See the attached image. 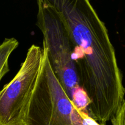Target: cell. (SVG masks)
<instances>
[{
  "instance_id": "6da1fadb",
  "label": "cell",
  "mask_w": 125,
  "mask_h": 125,
  "mask_svg": "<svg viewBox=\"0 0 125 125\" xmlns=\"http://www.w3.org/2000/svg\"><path fill=\"white\" fill-rule=\"evenodd\" d=\"M73 46L80 87L89 100L91 117L111 120L125 100L123 76L104 23L88 0H51Z\"/></svg>"
},
{
  "instance_id": "7a4b0ae2",
  "label": "cell",
  "mask_w": 125,
  "mask_h": 125,
  "mask_svg": "<svg viewBox=\"0 0 125 125\" xmlns=\"http://www.w3.org/2000/svg\"><path fill=\"white\" fill-rule=\"evenodd\" d=\"M37 26L43 37L54 74L76 107L91 116L89 100L80 87L73 59V46L65 26L51 0L37 1Z\"/></svg>"
},
{
  "instance_id": "3957f363",
  "label": "cell",
  "mask_w": 125,
  "mask_h": 125,
  "mask_svg": "<svg viewBox=\"0 0 125 125\" xmlns=\"http://www.w3.org/2000/svg\"><path fill=\"white\" fill-rule=\"evenodd\" d=\"M43 59L24 125H106L79 111L69 99L50 64L42 47Z\"/></svg>"
},
{
  "instance_id": "277c9868",
  "label": "cell",
  "mask_w": 125,
  "mask_h": 125,
  "mask_svg": "<svg viewBox=\"0 0 125 125\" xmlns=\"http://www.w3.org/2000/svg\"><path fill=\"white\" fill-rule=\"evenodd\" d=\"M42 59V48L32 45L15 76L0 90V125H24Z\"/></svg>"
},
{
  "instance_id": "5b68a950",
  "label": "cell",
  "mask_w": 125,
  "mask_h": 125,
  "mask_svg": "<svg viewBox=\"0 0 125 125\" xmlns=\"http://www.w3.org/2000/svg\"><path fill=\"white\" fill-rule=\"evenodd\" d=\"M9 59L0 62V81L4 76L9 72Z\"/></svg>"
}]
</instances>
